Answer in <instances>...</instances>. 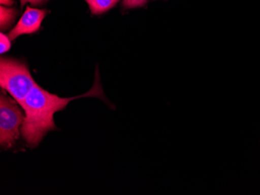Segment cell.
<instances>
[{"mask_svg": "<svg viewBox=\"0 0 260 195\" xmlns=\"http://www.w3.org/2000/svg\"><path fill=\"white\" fill-rule=\"evenodd\" d=\"M82 97H98L106 101L98 71L95 82L92 88L86 94L75 97L62 98L56 94H51L36 84L21 107L25 113L21 133L27 145L31 148L37 147L47 134L56 129L54 114L64 110L70 102Z\"/></svg>", "mask_w": 260, "mask_h": 195, "instance_id": "6da1fadb", "label": "cell"}, {"mask_svg": "<svg viewBox=\"0 0 260 195\" xmlns=\"http://www.w3.org/2000/svg\"><path fill=\"white\" fill-rule=\"evenodd\" d=\"M28 67L17 59L2 57L0 60V86L12 98L23 105L30 90L36 85Z\"/></svg>", "mask_w": 260, "mask_h": 195, "instance_id": "7a4b0ae2", "label": "cell"}, {"mask_svg": "<svg viewBox=\"0 0 260 195\" xmlns=\"http://www.w3.org/2000/svg\"><path fill=\"white\" fill-rule=\"evenodd\" d=\"M21 106L4 94L0 97V144L4 148H11L20 137L25 113Z\"/></svg>", "mask_w": 260, "mask_h": 195, "instance_id": "3957f363", "label": "cell"}, {"mask_svg": "<svg viewBox=\"0 0 260 195\" xmlns=\"http://www.w3.org/2000/svg\"><path fill=\"white\" fill-rule=\"evenodd\" d=\"M47 14V10L27 7L17 25L9 33L8 37L13 41L23 34H31L39 31Z\"/></svg>", "mask_w": 260, "mask_h": 195, "instance_id": "277c9868", "label": "cell"}, {"mask_svg": "<svg viewBox=\"0 0 260 195\" xmlns=\"http://www.w3.org/2000/svg\"><path fill=\"white\" fill-rule=\"evenodd\" d=\"M92 14H102L115 7L119 0H85Z\"/></svg>", "mask_w": 260, "mask_h": 195, "instance_id": "5b68a950", "label": "cell"}, {"mask_svg": "<svg viewBox=\"0 0 260 195\" xmlns=\"http://www.w3.org/2000/svg\"><path fill=\"white\" fill-rule=\"evenodd\" d=\"M17 10L14 8L0 7V27L2 30H7L15 20Z\"/></svg>", "mask_w": 260, "mask_h": 195, "instance_id": "8992f818", "label": "cell"}, {"mask_svg": "<svg viewBox=\"0 0 260 195\" xmlns=\"http://www.w3.org/2000/svg\"><path fill=\"white\" fill-rule=\"evenodd\" d=\"M11 48V40L4 33H0V53L4 54L8 52Z\"/></svg>", "mask_w": 260, "mask_h": 195, "instance_id": "52a82bcc", "label": "cell"}, {"mask_svg": "<svg viewBox=\"0 0 260 195\" xmlns=\"http://www.w3.org/2000/svg\"><path fill=\"white\" fill-rule=\"evenodd\" d=\"M148 0H123V6L125 8H135L143 7Z\"/></svg>", "mask_w": 260, "mask_h": 195, "instance_id": "ba28073f", "label": "cell"}, {"mask_svg": "<svg viewBox=\"0 0 260 195\" xmlns=\"http://www.w3.org/2000/svg\"><path fill=\"white\" fill-rule=\"evenodd\" d=\"M20 6L23 7L26 4H30L33 6H38L42 4V3L45 2L47 0H20Z\"/></svg>", "mask_w": 260, "mask_h": 195, "instance_id": "9c48e42d", "label": "cell"}, {"mask_svg": "<svg viewBox=\"0 0 260 195\" xmlns=\"http://www.w3.org/2000/svg\"><path fill=\"white\" fill-rule=\"evenodd\" d=\"M0 4L5 7H11L14 4V0H0Z\"/></svg>", "mask_w": 260, "mask_h": 195, "instance_id": "30bf717a", "label": "cell"}]
</instances>
